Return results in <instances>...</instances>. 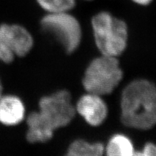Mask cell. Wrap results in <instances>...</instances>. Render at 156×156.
Instances as JSON below:
<instances>
[{
  "label": "cell",
  "instance_id": "9c48e42d",
  "mask_svg": "<svg viewBox=\"0 0 156 156\" xmlns=\"http://www.w3.org/2000/svg\"><path fill=\"white\" fill-rule=\"evenodd\" d=\"M105 152L109 156H130L135 153L131 140L122 134L112 136L105 147Z\"/></svg>",
  "mask_w": 156,
  "mask_h": 156
},
{
  "label": "cell",
  "instance_id": "8992f818",
  "mask_svg": "<svg viewBox=\"0 0 156 156\" xmlns=\"http://www.w3.org/2000/svg\"><path fill=\"white\" fill-rule=\"evenodd\" d=\"M75 109L86 122L92 126H100L108 115L107 104L101 96L89 92L80 98Z\"/></svg>",
  "mask_w": 156,
  "mask_h": 156
},
{
  "label": "cell",
  "instance_id": "3957f363",
  "mask_svg": "<svg viewBox=\"0 0 156 156\" xmlns=\"http://www.w3.org/2000/svg\"><path fill=\"white\" fill-rule=\"evenodd\" d=\"M123 77V72L116 57L102 55L92 60L83 78L87 92L99 96L110 94Z\"/></svg>",
  "mask_w": 156,
  "mask_h": 156
},
{
  "label": "cell",
  "instance_id": "5b68a950",
  "mask_svg": "<svg viewBox=\"0 0 156 156\" xmlns=\"http://www.w3.org/2000/svg\"><path fill=\"white\" fill-rule=\"evenodd\" d=\"M41 24L43 31L54 36L66 53L74 52L79 47L82 37L81 26L68 12L49 13L42 18Z\"/></svg>",
  "mask_w": 156,
  "mask_h": 156
},
{
  "label": "cell",
  "instance_id": "5bb4252c",
  "mask_svg": "<svg viewBox=\"0 0 156 156\" xmlns=\"http://www.w3.org/2000/svg\"><path fill=\"white\" fill-rule=\"evenodd\" d=\"M136 4L140 5H147L150 4L152 0H132Z\"/></svg>",
  "mask_w": 156,
  "mask_h": 156
},
{
  "label": "cell",
  "instance_id": "277c9868",
  "mask_svg": "<svg viewBox=\"0 0 156 156\" xmlns=\"http://www.w3.org/2000/svg\"><path fill=\"white\" fill-rule=\"evenodd\" d=\"M37 113L42 124L54 132L71 122L76 115V109L70 94L62 90L42 97Z\"/></svg>",
  "mask_w": 156,
  "mask_h": 156
},
{
  "label": "cell",
  "instance_id": "7c38bea8",
  "mask_svg": "<svg viewBox=\"0 0 156 156\" xmlns=\"http://www.w3.org/2000/svg\"><path fill=\"white\" fill-rule=\"evenodd\" d=\"M49 13L68 12L74 7L75 0H37Z\"/></svg>",
  "mask_w": 156,
  "mask_h": 156
},
{
  "label": "cell",
  "instance_id": "30bf717a",
  "mask_svg": "<svg viewBox=\"0 0 156 156\" xmlns=\"http://www.w3.org/2000/svg\"><path fill=\"white\" fill-rule=\"evenodd\" d=\"M105 152V146L101 143H90L82 139L72 142L67 150L70 156H100Z\"/></svg>",
  "mask_w": 156,
  "mask_h": 156
},
{
  "label": "cell",
  "instance_id": "8fae6325",
  "mask_svg": "<svg viewBox=\"0 0 156 156\" xmlns=\"http://www.w3.org/2000/svg\"><path fill=\"white\" fill-rule=\"evenodd\" d=\"M15 55L13 52L9 33V24L0 25V61L12 62Z\"/></svg>",
  "mask_w": 156,
  "mask_h": 156
},
{
  "label": "cell",
  "instance_id": "4fadbf2b",
  "mask_svg": "<svg viewBox=\"0 0 156 156\" xmlns=\"http://www.w3.org/2000/svg\"><path fill=\"white\" fill-rule=\"evenodd\" d=\"M136 155L156 156V144L152 143H146L141 150V152H135Z\"/></svg>",
  "mask_w": 156,
  "mask_h": 156
},
{
  "label": "cell",
  "instance_id": "ba28073f",
  "mask_svg": "<svg viewBox=\"0 0 156 156\" xmlns=\"http://www.w3.org/2000/svg\"><path fill=\"white\" fill-rule=\"evenodd\" d=\"M9 33L15 56L26 55L33 46V39L30 33L22 26L9 24Z\"/></svg>",
  "mask_w": 156,
  "mask_h": 156
},
{
  "label": "cell",
  "instance_id": "6da1fadb",
  "mask_svg": "<svg viewBox=\"0 0 156 156\" xmlns=\"http://www.w3.org/2000/svg\"><path fill=\"white\" fill-rule=\"evenodd\" d=\"M120 119L128 128L147 130L156 125V86L146 80H136L122 92Z\"/></svg>",
  "mask_w": 156,
  "mask_h": 156
},
{
  "label": "cell",
  "instance_id": "9a60e30c",
  "mask_svg": "<svg viewBox=\"0 0 156 156\" xmlns=\"http://www.w3.org/2000/svg\"><path fill=\"white\" fill-rule=\"evenodd\" d=\"M2 92H3V87H2V82L0 81V98L2 97Z\"/></svg>",
  "mask_w": 156,
  "mask_h": 156
},
{
  "label": "cell",
  "instance_id": "7a4b0ae2",
  "mask_svg": "<svg viewBox=\"0 0 156 156\" xmlns=\"http://www.w3.org/2000/svg\"><path fill=\"white\" fill-rule=\"evenodd\" d=\"M92 27L96 45L102 55L116 57L124 51L128 38L125 22L109 12H100L92 18Z\"/></svg>",
  "mask_w": 156,
  "mask_h": 156
},
{
  "label": "cell",
  "instance_id": "52a82bcc",
  "mask_svg": "<svg viewBox=\"0 0 156 156\" xmlns=\"http://www.w3.org/2000/svg\"><path fill=\"white\" fill-rule=\"evenodd\" d=\"M22 101L16 96L2 95L0 98V122L5 126L20 124L25 117Z\"/></svg>",
  "mask_w": 156,
  "mask_h": 156
}]
</instances>
